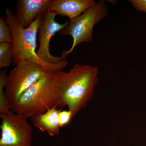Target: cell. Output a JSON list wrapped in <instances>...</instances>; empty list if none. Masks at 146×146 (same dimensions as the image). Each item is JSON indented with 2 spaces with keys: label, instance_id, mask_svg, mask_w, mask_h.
Returning <instances> with one entry per match:
<instances>
[{
  "label": "cell",
  "instance_id": "30bf717a",
  "mask_svg": "<svg viewBox=\"0 0 146 146\" xmlns=\"http://www.w3.org/2000/svg\"><path fill=\"white\" fill-rule=\"evenodd\" d=\"M61 110L53 107L47 112L30 118L32 124L42 132H46L50 136H57L60 127L59 124V112Z\"/></svg>",
  "mask_w": 146,
  "mask_h": 146
},
{
  "label": "cell",
  "instance_id": "6da1fadb",
  "mask_svg": "<svg viewBox=\"0 0 146 146\" xmlns=\"http://www.w3.org/2000/svg\"><path fill=\"white\" fill-rule=\"evenodd\" d=\"M97 66L76 64L69 72L54 73V90L58 107L68 106L74 117L94 96L99 81Z\"/></svg>",
  "mask_w": 146,
  "mask_h": 146
},
{
  "label": "cell",
  "instance_id": "52a82bcc",
  "mask_svg": "<svg viewBox=\"0 0 146 146\" xmlns=\"http://www.w3.org/2000/svg\"><path fill=\"white\" fill-rule=\"evenodd\" d=\"M0 117V146H32V127L27 118L11 111Z\"/></svg>",
  "mask_w": 146,
  "mask_h": 146
},
{
  "label": "cell",
  "instance_id": "7c38bea8",
  "mask_svg": "<svg viewBox=\"0 0 146 146\" xmlns=\"http://www.w3.org/2000/svg\"><path fill=\"white\" fill-rule=\"evenodd\" d=\"M6 70H2L0 72V114L10 112V107L6 98L4 93L5 87L6 85L7 78Z\"/></svg>",
  "mask_w": 146,
  "mask_h": 146
},
{
  "label": "cell",
  "instance_id": "7a4b0ae2",
  "mask_svg": "<svg viewBox=\"0 0 146 146\" xmlns=\"http://www.w3.org/2000/svg\"><path fill=\"white\" fill-rule=\"evenodd\" d=\"M5 13L12 35L14 50L13 65L15 66L22 60H29L40 64L49 72L55 73L60 71L39 59L36 52L38 29L44 13L39 15L28 27L25 28L18 23L15 14L10 9H7Z\"/></svg>",
  "mask_w": 146,
  "mask_h": 146
},
{
  "label": "cell",
  "instance_id": "5bb4252c",
  "mask_svg": "<svg viewBox=\"0 0 146 146\" xmlns=\"http://www.w3.org/2000/svg\"><path fill=\"white\" fill-rule=\"evenodd\" d=\"M72 113L70 110L60 111L59 112L58 119L60 127H62L68 125L71 122L72 119L74 118Z\"/></svg>",
  "mask_w": 146,
  "mask_h": 146
},
{
  "label": "cell",
  "instance_id": "8fae6325",
  "mask_svg": "<svg viewBox=\"0 0 146 146\" xmlns=\"http://www.w3.org/2000/svg\"><path fill=\"white\" fill-rule=\"evenodd\" d=\"M14 50L12 43H0V69L7 68L13 63Z\"/></svg>",
  "mask_w": 146,
  "mask_h": 146
},
{
  "label": "cell",
  "instance_id": "5b68a950",
  "mask_svg": "<svg viewBox=\"0 0 146 146\" xmlns=\"http://www.w3.org/2000/svg\"><path fill=\"white\" fill-rule=\"evenodd\" d=\"M108 13V7L105 1L102 0L80 16L70 20L69 25L59 32L61 35H70L72 37V44L66 51L67 54L72 52L81 43L92 42L94 26L105 18Z\"/></svg>",
  "mask_w": 146,
  "mask_h": 146
},
{
  "label": "cell",
  "instance_id": "8992f818",
  "mask_svg": "<svg viewBox=\"0 0 146 146\" xmlns=\"http://www.w3.org/2000/svg\"><path fill=\"white\" fill-rule=\"evenodd\" d=\"M55 13L48 11L44 13V17L38 29L39 46L36 54L39 59L46 64L63 70L68 65L67 59L68 54L63 50L60 56H55L51 54L50 45L52 37L56 33L66 27L69 25V21L60 24L55 20Z\"/></svg>",
  "mask_w": 146,
  "mask_h": 146
},
{
  "label": "cell",
  "instance_id": "4fadbf2b",
  "mask_svg": "<svg viewBox=\"0 0 146 146\" xmlns=\"http://www.w3.org/2000/svg\"><path fill=\"white\" fill-rule=\"evenodd\" d=\"M11 31L7 22L3 17L0 18V43H12Z\"/></svg>",
  "mask_w": 146,
  "mask_h": 146
},
{
  "label": "cell",
  "instance_id": "3957f363",
  "mask_svg": "<svg viewBox=\"0 0 146 146\" xmlns=\"http://www.w3.org/2000/svg\"><path fill=\"white\" fill-rule=\"evenodd\" d=\"M54 73L48 72L25 91L10 108V111L28 119L58 107L54 90Z\"/></svg>",
  "mask_w": 146,
  "mask_h": 146
},
{
  "label": "cell",
  "instance_id": "9a60e30c",
  "mask_svg": "<svg viewBox=\"0 0 146 146\" xmlns=\"http://www.w3.org/2000/svg\"><path fill=\"white\" fill-rule=\"evenodd\" d=\"M129 2L136 10L146 13V0H130Z\"/></svg>",
  "mask_w": 146,
  "mask_h": 146
},
{
  "label": "cell",
  "instance_id": "277c9868",
  "mask_svg": "<svg viewBox=\"0 0 146 146\" xmlns=\"http://www.w3.org/2000/svg\"><path fill=\"white\" fill-rule=\"evenodd\" d=\"M48 72L42 65L31 60H22L15 65L8 74L4 89L10 109L25 91Z\"/></svg>",
  "mask_w": 146,
  "mask_h": 146
},
{
  "label": "cell",
  "instance_id": "ba28073f",
  "mask_svg": "<svg viewBox=\"0 0 146 146\" xmlns=\"http://www.w3.org/2000/svg\"><path fill=\"white\" fill-rule=\"evenodd\" d=\"M50 0H18L16 3V20L26 28L39 15L48 10Z\"/></svg>",
  "mask_w": 146,
  "mask_h": 146
},
{
  "label": "cell",
  "instance_id": "9c48e42d",
  "mask_svg": "<svg viewBox=\"0 0 146 146\" xmlns=\"http://www.w3.org/2000/svg\"><path fill=\"white\" fill-rule=\"evenodd\" d=\"M96 3L94 0H50L48 11L72 20Z\"/></svg>",
  "mask_w": 146,
  "mask_h": 146
}]
</instances>
